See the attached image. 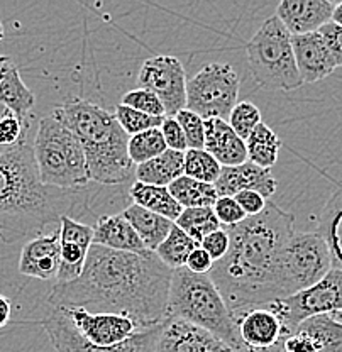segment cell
Returning <instances> with one entry per match:
<instances>
[{
  "label": "cell",
  "instance_id": "1",
  "mask_svg": "<svg viewBox=\"0 0 342 352\" xmlns=\"http://www.w3.org/2000/svg\"><path fill=\"white\" fill-rule=\"evenodd\" d=\"M171 278L173 271L154 252L134 254L92 244L82 274L70 283H54L47 303L126 315L139 330L151 329L167 320Z\"/></svg>",
  "mask_w": 342,
  "mask_h": 352
},
{
  "label": "cell",
  "instance_id": "2",
  "mask_svg": "<svg viewBox=\"0 0 342 352\" xmlns=\"http://www.w3.org/2000/svg\"><path fill=\"white\" fill-rule=\"evenodd\" d=\"M224 229L229 234V251L214 263L209 276L231 314L283 298L278 280L279 258L295 232V217L268 201L259 215Z\"/></svg>",
  "mask_w": 342,
  "mask_h": 352
},
{
  "label": "cell",
  "instance_id": "3",
  "mask_svg": "<svg viewBox=\"0 0 342 352\" xmlns=\"http://www.w3.org/2000/svg\"><path fill=\"white\" fill-rule=\"evenodd\" d=\"M34 135L16 148L0 153V241L16 244L41 236L46 227L60 223L63 200L39 179Z\"/></svg>",
  "mask_w": 342,
  "mask_h": 352
},
{
  "label": "cell",
  "instance_id": "4",
  "mask_svg": "<svg viewBox=\"0 0 342 352\" xmlns=\"http://www.w3.org/2000/svg\"><path fill=\"white\" fill-rule=\"evenodd\" d=\"M82 142L90 182L100 185H122L131 182L136 164L129 157V135L112 112L94 102L72 97L53 110Z\"/></svg>",
  "mask_w": 342,
  "mask_h": 352
},
{
  "label": "cell",
  "instance_id": "5",
  "mask_svg": "<svg viewBox=\"0 0 342 352\" xmlns=\"http://www.w3.org/2000/svg\"><path fill=\"white\" fill-rule=\"evenodd\" d=\"M167 318L207 330L237 352H255L241 340L233 314L209 274H195L186 267L173 271Z\"/></svg>",
  "mask_w": 342,
  "mask_h": 352
},
{
  "label": "cell",
  "instance_id": "6",
  "mask_svg": "<svg viewBox=\"0 0 342 352\" xmlns=\"http://www.w3.org/2000/svg\"><path fill=\"white\" fill-rule=\"evenodd\" d=\"M32 151L44 186L75 192L90 182L82 142L53 113L38 122Z\"/></svg>",
  "mask_w": 342,
  "mask_h": 352
},
{
  "label": "cell",
  "instance_id": "7",
  "mask_svg": "<svg viewBox=\"0 0 342 352\" xmlns=\"http://www.w3.org/2000/svg\"><path fill=\"white\" fill-rule=\"evenodd\" d=\"M293 36L277 16L268 17L246 44L249 69L259 87L292 91L303 85L293 54Z\"/></svg>",
  "mask_w": 342,
  "mask_h": 352
},
{
  "label": "cell",
  "instance_id": "8",
  "mask_svg": "<svg viewBox=\"0 0 342 352\" xmlns=\"http://www.w3.org/2000/svg\"><path fill=\"white\" fill-rule=\"evenodd\" d=\"M332 270V258L321 234L293 232L279 258V289L283 298L303 292L327 276Z\"/></svg>",
  "mask_w": 342,
  "mask_h": 352
},
{
  "label": "cell",
  "instance_id": "9",
  "mask_svg": "<svg viewBox=\"0 0 342 352\" xmlns=\"http://www.w3.org/2000/svg\"><path fill=\"white\" fill-rule=\"evenodd\" d=\"M241 80L229 63H207L186 82V109L209 119H229L237 105Z\"/></svg>",
  "mask_w": 342,
  "mask_h": 352
},
{
  "label": "cell",
  "instance_id": "10",
  "mask_svg": "<svg viewBox=\"0 0 342 352\" xmlns=\"http://www.w3.org/2000/svg\"><path fill=\"white\" fill-rule=\"evenodd\" d=\"M281 320L286 333H293L301 322L319 315H332L342 322V270L332 267L317 285L278 298L266 305Z\"/></svg>",
  "mask_w": 342,
  "mask_h": 352
},
{
  "label": "cell",
  "instance_id": "11",
  "mask_svg": "<svg viewBox=\"0 0 342 352\" xmlns=\"http://www.w3.org/2000/svg\"><path fill=\"white\" fill-rule=\"evenodd\" d=\"M41 325L56 352H154L160 340L163 324L138 330L127 340L114 347H98L88 342L75 327L65 308L51 307L44 314Z\"/></svg>",
  "mask_w": 342,
  "mask_h": 352
},
{
  "label": "cell",
  "instance_id": "12",
  "mask_svg": "<svg viewBox=\"0 0 342 352\" xmlns=\"http://www.w3.org/2000/svg\"><path fill=\"white\" fill-rule=\"evenodd\" d=\"M186 82L185 66L171 54L148 58L138 73L139 88L160 98L167 117H175L180 110L186 109Z\"/></svg>",
  "mask_w": 342,
  "mask_h": 352
},
{
  "label": "cell",
  "instance_id": "13",
  "mask_svg": "<svg viewBox=\"0 0 342 352\" xmlns=\"http://www.w3.org/2000/svg\"><path fill=\"white\" fill-rule=\"evenodd\" d=\"M65 311L88 342L98 347L119 346L139 330L126 315L92 314L83 308H65Z\"/></svg>",
  "mask_w": 342,
  "mask_h": 352
},
{
  "label": "cell",
  "instance_id": "14",
  "mask_svg": "<svg viewBox=\"0 0 342 352\" xmlns=\"http://www.w3.org/2000/svg\"><path fill=\"white\" fill-rule=\"evenodd\" d=\"M60 270L54 283H70L82 274L88 251L94 244V229L87 223L61 215L60 219Z\"/></svg>",
  "mask_w": 342,
  "mask_h": 352
},
{
  "label": "cell",
  "instance_id": "15",
  "mask_svg": "<svg viewBox=\"0 0 342 352\" xmlns=\"http://www.w3.org/2000/svg\"><path fill=\"white\" fill-rule=\"evenodd\" d=\"M233 317L244 346L255 352L271 349L279 340L288 337L278 315L266 305L237 311Z\"/></svg>",
  "mask_w": 342,
  "mask_h": 352
},
{
  "label": "cell",
  "instance_id": "16",
  "mask_svg": "<svg viewBox=\"0 0 342 352\" xmlns=\"http://www.w3.org/2000/svg\"><path fill=\"white\" fill-rule=\"evenodd\" d=\"M154 352H237L207 330L189 322L167 318Z\"/></svg>",
  "mask_w": 342,
  "mask_h": 352
},
{
  "label": "cell",
  "instance_id": "17",
  "mask_svg": "<svg viewBox=\"0 0 342 352\" xmlns=\"http://www.w3.org/2000/svg\"><path fill=\"white\" fill-rule=\"evenodd\" d=\"M336 3L329 0H283L277 6L275 16L281 21L292 36L319 32L332 21Z\"/></svg>",
  "mask_w": 342,
  "mask_h": 352
},
{
  "label": "cell",
  "instance_id": "18",
  "mask_svg": "<svg viewBox=\"0 0 342 352\" xmlns=\"http://www.w3.org/2000/svg\"><path fill=\"white\" fill-rule=\"evenodd\" d=\"M214 186L219 197H235L237 193L249 190V192L259 193L268 200L271 195H275L278 183L271 170L246 161L239 166H222Z\"/></svg>",
  "mask_w": 342,
  "mask_h": 352
},
{
  "label": "cell",
  "instance_id": "19",
  "mask_svg": "<svg viewBox=\"0 0 342 352\" xmlns=\"http://www.w3.org/2000/svg\"><path fill=\"white\" fill-rule=\"evenodd\" d=\"M60 270V232L41 234L28 241L21 251L19 273L43 281H56Z\"/></svg>",
  "mask_w": 342,
  "mask_h": 352
},
{
  "label": "cell",
  "instance_id": "20",
  "mask_svg": "<svg viewBox=\"0 0 342 352\" xmlns=\"http://www.w3.org/2000/svg\"><path fill=\"white\" fill-rule=\"evenodd\" d=\"M293 54L303 83H315L327 78L337 68L332 54L327 50L321 32L293 36Z\"/></svg>",
  "mask_w": 342,
  "mask_h": 352
},
{
  "label": "cell",
  "instance_id": "21",
  "mask_svg": "<svg viewBox=\"0 0 342 352\" xmlns=\"http://www.w3.org/2000/svg\"><path fill=\"white\" fill-rule=\"evenodd\" d=\"M0 104L21 120L32 119L36 95L22 80L12 58L0 54Z\"/></svg>",
  "mask_w": 342,
  "mask_h": 352
},
{
  "label": "cell",
  "instance_id": "22",
  "mask_svg": "<svg viewBox=\"0 0 342 352\" xmlns=\"http://www.w3.org/2000/svg\"><path fill=\"white\" fill-rule=\"evenodd\" d=\"M204 149L219 161L220 166H239L248 161L246 141L235 134L227 120H205Z\"/></svg>",
  "mask_w": 342,
  "mask_h": 352
},
{
  "label": "cell",
  "instance_id": "23",
  "mask_svg": "<svg viewBox=\"0 0 342 352\" xmlns=\"http://www.w3.org/2000/svg\"><path fill=\"white\" fill-rule=\"evenodd\" d=\"M94 229V244L102 248L114 249V251L134 252V254H146L151 252L139 239L138 232L132 229L131 223L119 215H102L97 219Z\"/></svg>",
  "mask_w": 342,
  "mask_h": 352
},
{
  "label": "cell",
  "instance_id": "24",
  "mask_svg": "<svg viewBox=\"0 0 342 352\" xmlns=\"http://www.w3.org/2000/svg\"><path fill=\"white\" fill-rule=\"evenodd\" d=\"M317 232L327 242L332 258V267L342 270V179L336 183L332 195L319 215Z\"/></svg>",
  "mask_w": 342,
  "mask_h": 352
},
{
  "label": "cell",
  "instance_id": "25",
  "mask_svg": "<svg viewBox=\"0 0 342 352\" xmlns=\"http://www.w3.org/2000/svg\"><path fill=\"white\" fill-rule=\"evenodd\" d=\"M122 217L132 226V229L138 232L139 239L146 245V249L151 252H156L161 242L168 237L171 229L175 227V222L161 217V215L153 214L139 205L131 204L127 208H124Z\"/></svg>",
  "mask_w": 342,
  "mask_h": 352
},
{
  "label": "cell",
  "instance_id": "26",
  "mask_svg": "<svg viewBox=\"0 0 342 352\" xmlns=\"http://www.w3.org/2000/svg\"><path fill=\"white\" fill-rule=\"evenodd\" d=\"M185 175V153L167 149L154 160L136 166V182L153 186H168Z\"/></svg>",
  "mask_w": 342,
  "mask_h": 352
},
{
  "label": "cell",
  "instance_id": "27",
  "mask_svg": "<svg viewBox=\"0 0 342 352\" xmlns=\"http://www.w3.org/2000/svg\"><path fill=\"white\" fill-rule=\"evenodd\" d=\"M129 197L134 201V205H139V207L171 220V222H176V219L183 212L182 205L173 198L170 190L164 186H153L134 182L129 188Z\"/></svg>",
  "mask_w": 342,
  "mask_h": 352
},
{
  "label": "cell",
  "instance_id": "28",
  "mask_svg": "<svg viewBox=\"0 0 342 352\" xmlns=\"http://www.w3.org/2000/svg\"><path fill=\"white\" fill-rule=\"evenodd\" d=\"M297 330L312 337L319 352H342V322L332 315L308 318Z\"/></svg>",
  "mask_w": 342,
  "mask_h": 352
},
{
  "label": "cell",
  "instance_id": "29",
  "mask_svg": "<svg viewBox=\"0 0 342 352\" xmlns=\"http://www.w3.org/2000/svg\"><path fill=\"white\" fill-rule=\"evenodd\" d=\"M246 149H248V161L271 170V166L278 161L281 141L268 124L261 122L246 139Z\"/></svg>",
  "mask_w": 342,
  "mask_h": 352
},
{
  "label": "cell",
  "instance_id": "30",
  "mask_svg": "<svg viewBox=\"0 0 342 352\" xmlns=\"http://www.w3.org/2000/svg\"><path fill=\"white\" fill-rule=\"evenodd\" d=\"M170 193L182 205V208H200L212 207L219 198L215 192V186L211 183L198 182L190 176H180L178 179L168 186Z\"/></svg>",
  "mask_w": 342,
  "mask_h": 352
},
{
  "label": "cell",
  "instance_id": "31",
  "mask_svg": "<svg viewBox=\"0 0 342 352\" xmlns=\"http://www.w3.org/2000/svg\"><path fill=\"white\" fill-rule=\"evenodd\" d=\"M198 244L195 242L189 234L183 232L180 227H173L171 232L168 234V237L161 242L160 248L156 249L154 254L160 258V261L164 266L170 267L171 271L180 270V267H185L186 259L192 254L193 249H197Z\"/></svg>",
  "mask_w": 342,
  "mask_h": 352
},
{
  "label": "cell",
  "instance_id": "32",
  "mask_svg": "<svg viewBox=\"0 0 342 352\" xmlns=\"http://www.w3.org/2000/svg\"><path fill=\"white\" fill-rule=\"evenodd\" d=\"M175 226L180 227L185 234H189L198 245L204 241V237H207L209 234L215 232V230H219L222 227L219 219L215 217L214 208L212 207L183 208L180 217L176 219Z\"/></svg>",
  "mask_w": 342,
  "mask_h": 352
},
{
  "label": "cell",
  "instance_id": "33",
  "mask_svg": "<svg viewBox=\"0 0 342 352\" xmlns=\"http://www.w3.org/2000/svg\"><path fill=\"white\" fill-rule=\"evenodd\" d=\"M168 149L167 142H164L163 134H161V129H149L141 132V134H136L129 138L127 151L129 157H131L132 163L136 166L142 163H148V161L154 160L160 154H163Z\"/></svg>",
  "mask_w": 342,
  "mask_h": 352
},
{
  "label": "cell",
  "instance_id": "34",
  "mask_svg": "<svg viewBox=\"0 0 342 352\" xmlns=\"http://www.w3.org/2000/svg\"><path fill=\"white\" fill-rule=\"evenodd\" d=\"M220 171H222V166L219 161L205 149H186L185 151V176L214 185L220 176Z\"/></svg>",
  "mask_w": 342,
  "mask_h": 352
},
{
  "label": "cell",
  "instance_id": "35",
  "mask_svg": "<svg viewBox=\"0 0 342 352\" xmlns=\"http://www.w3.org/2000/svg\"><path fill=\"white\" fill-rule=\"evenodd\" d=\"M114 117L119 122V126L122 127L124 132L131 138V135L141 134V132L149 131V129H158L163 124L164 117H153L148 113H142L139 110H134L126 105L119 104L114 110Z\"/></svg>",
  "mask_w": 342,
  "mask_h": 352
},
{
  "label": "cell",
  "instance_id": "36",
  "mask_svg": "<svg viewBox=\"0 0 342 352\" xmlns=\"http://www.w3.org/2000/svg\"><path fill=\"white\" fill-rule=\"evenodd\" d=\"M229 126L233 127L235 134L246 141V139L251 135V132L259 126L263 120H261V112L253 102H237V105L231 112L229 119H227Z\"/></svg>",
  "mask_w": 342,
  "mask_h": 352
},
{
  "label": "cell",
  "instance_id": "37",
  "mask_svg": "<svg viewBox=\"0 0 342 352\" xmlns=\"http://www.w3.org/2000/svg\"><path fill=\"white\" fill-rule=\"evenodd\" d=\"M31 127L32 119L21 120L14 113L7 112L0 119V149L7 151V149L16 148L25 138L31 135Z\"/></svg>",
  "mask_w": 342,
  "mask_h": 352
},
{
  "label": "cell",
  "instance_id": "38",
  "mask_svg": "<svg viewBox=\"0 0 342 352\" xmlns=\"http://www.w3.org/2000/svg\"><path fill=\"white\" fill-rule=\"evenodd\" d=\"M185 134L186 148L204 149L205 146V120L189 109L180 110L175 116Z\"/></svg>",
  "mask_w": 342,
  "mask_h": 352
},
{
  "label": "cell",
  "instance_id": "39",
  "mask_svg": "<svg viewBox=\"0 0 342 352\" xmlns=\"http://www.w3.org/2000/svg\"><path fill=\"white\" fill-rule=\"evenodd\" d=\"M120 104L153 117H167V112H164V107L160 98L154 94H151V91L145 90V88H136V90L127 91L122 97V100H120Z\"/></svg>",
  "mask_w": 342,
  "mask_h": 352
},
{
  "label": "cell",
  "instance_id": "40",
  "mask_svg": "<svg viewBox=\"0 0 342 352\" xmlns=\"http://www.w3.org/2000/svg\"><path fill=\"white\" fill-rule=\"evenodd\" d=\"M214 208L215 217L219 219L220 226L222 227H231L237 226L242 220L248 219V215L244 214L239 204L235 201L234 197H219L215 200V204L212 205Z\"/></svg>",
  "mask_w": 342,
  "mask_h": 352
},
{
  "label": "cell",
  "instance_id": "41",
  "mask_svg": "<svg viewBox=\"0 0 342 352\" xmlns=\"http://www.w3.org/2000/svg\"><path fill=\"white\" fill-rule=\"evenodd\" d=\"M229 244H231L229 234H227V230L224 229V227H220L219 230H215V232L209 234L207 237H204V241L200 242V248L204 249V251H207V254L211 256L212 261L217 263L227 254V251H229Z\"/></svg>",
  "mask_w": 342,
  "mask_h": 352
},
{
  "label": "cell",
  "instance_id": "42",
  "mask_svg": "<svg viewBox=\"0 0 342 352\" xmlns=\"http://www.w3.org/2000/svg\"><path fill=\"white\" fill-rule=\"evenodd\" d=\"M161 134H163L164 142H167L168 149H173V151L185 153L186 149V141L185 134H183L182 126L178 124V120L175 117H164L163 124H161Z\"/></svg>",
  "mask_w": 342,
  "mask_h": 352
},
{
  "label": "cell",
  "instance_id": "43",
  "mask_svg": "<svg viewBox=\"0 0 342 352\" xmlns=\"http://www.w3.org/2000/svg\"><path fill=\"white\" fill-rule=\"evenodd\" d=\"M321 36L325 43L327 50L332 54L334 61L337 66H342V28L337 25L336 22H327L325 25L321 29Z\"/></svg>",
  "mask_w": 342,
  "mask_h": 352
},
{
  "label": "cell",
  "instance_id": "44",
  "mask_svg": "<svg viewBox=\"0 0 342 352\" xmlns=\"http://www.w3.org/2000/svg\"><path fill=\"white\" fill-rule=\"evenodd\" d=\"M234 198H235V201L239 204V207L244 210V214L248 215V217H255V215H259L268 205L266 198H264L263 195H259V193H256V192H249V190L237 193V195H235Z\"/></svg>",
  "mask_w": 342,
  "mask_h": 352
},
{
  "label": "cell",
  "instance_id": "45",
  "mask_svg": "<svg viewBox=\"0 0 342 352\" xmlns=\"http://www.w3.org/2000/svg\"><path fill=\"white\" fill-rule=\"evenodd\" d=\"M283 349L285 352H319L317 344L314 342L312 337H308L303 332H293L283 340Z\"/></svg>",
  "mask_w": 342,
  "mask_h": 352
},
{
  "label": "cell",
  "instance_id": "46",
  "mask_svg": "<svg viewBox=\"0 0 342 352\" xmlns=\"http://www.w3.org/2000/svg\"><path fill=\"white\" fill-rule=\"evenodd\" d=\"M212 266H214V261H212L211 256L207 254V251H204L200 245H198L197 249H193V252L189 256L185 264L186 270L192 271L195 274H209L211 273Z\"/></svg>",
  "mask_w": 342,
  "mask_h": 352
},
{
  "label": "cell",
  "instance_id": "47",
  "mask_svg": "<svg viewBox=\"0 0 342 352\" xmlns=\"http://www.w3.org/2000/svg\"><path fill=\"white\" fill-rule=\"evenodd\" d=\"M10 315H12V305H10V300L0 293V329H3L7 324H9Z\"/></svg>",
  "mask_w": 342,
  "mask_h": 352
},
{
  "label": "cell",
  "instance_id": "48",
  "mask_svg": "<svg viewBox=\"0 0 342 352\" xmlns=\"http://www.w3.org/2000/svg\"><path fill=\"white\" fill-rule=\"evenodd\" d=\"M332 22H336L337 25H341V28H342V2L336 3V7H334Z\"/></svg>",
  "mask_w": 342,
  "mask_h": 352
},
{
  "label": "cell",
  "instance_id": "49",
  "mask_svg": "<svg viewBox=\"0 0 342 352\" xmlns=\"http://www.w3.org/2000/svg\"><path fill=\"white\" fill-rule=\"evenodd\" d=\"M285 339H286V337H285ZM285 339H283V340H285ZM283 340H279L277 346H273L271 349H268L264 352H285V349H283Z\"/></svg>",
  "mask_w": 342,
  "mask_h": 352
},
{
  "label": "cell",
  "instance_id": "50",
  "mask_svg": "<svg viewBox=\"0 0 342 352\" xmlns=\"http://www.w3.org/2000/svg\"><path fill=\"white\" fill-rule=\"evenodd\" d=\"M7 112H9V110H7L6 107H3V105L2 104H0V119H2V117L3 116H6V113ZM0 153H3V149H0Z\"/></svg>",
  "mask_w": 342,
  "mask_h": 352
},
{
  "label": "cell",
  "instance_id": "51",
  "mask_svg": "<svg viewBox=\"0 0 342 352\" xmlns=\"http://www.w3.org/2000/svg\"><path fill=\"white\" fill-rule=\"evenodd\" d=\"M3 36H6V31H3L2 21H0V41H2V39H3Z\"/></svg>",
  "mask_w": 342,
  "mask_h": 352
}]
</instances>
